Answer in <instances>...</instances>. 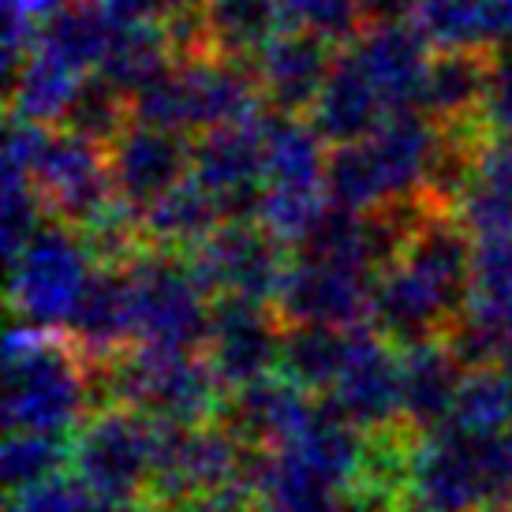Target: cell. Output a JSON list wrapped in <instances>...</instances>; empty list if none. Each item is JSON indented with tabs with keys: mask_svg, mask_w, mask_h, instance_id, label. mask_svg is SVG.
<instances>
[{
	"mask_svg": "<svg viewBox=\"0 0 512 512\" xmlns=\"http://www.w3.org/2000/svg\"><path fill=\"white\" fill-rule=\"evenodd\" d=\"M468 243L456 228L430 221L404 236L400 255L374 285L370 314L389 341L404 348L438 341L460 307H468L471 285Z\"/></svg>",
	"mask_w": 512,
	"mask_h": 512,
	"instance_id": "cell-1",
	"label": "cell"
},
{
	"mask_svg": "<svg viewBox=\"0 0 512 512\" xmlns=\"http://www.w3.org/2000/svg\"><path fill=\"white\" fill-rule=\"evenodd\" d=\"M94 374L72 337L15 326L4 348V427L8 434L64 438L90 419Z\"/></svg>",
	"mask_w": 512,
	"mask_h": 512,
	"instance_id": "cell-2",
	"label": "cell"
},
{
	"mask_svg": "<svg viewBox=\"0 0 512 512\" xmlns=\"http://www.w3.org/2000/svg\"><path fill=\"white\" fill-rule=\"evenodd\" d=\"M408 486L434 512L512 509V430L445 427L408 441Z\"/></svg>",
	"mask_w": 512,
	"mask_h": 512,
	"instance_id": "cell-3",
	"label": "cell"
},
{
	"mask_svg": "<svg viewBox=\"0 0 512 512\" xmlns=\"http://www.w3.org/2000/svg\"><path fill=\"white\" fill-rule=\"evenodd\" d=\"M105 389L113 404L135 408L161 427H206L214 415L225 412V385L195 352L135 348L109 363Z\"/></svg>",
	"mask_w": 512,
	"mask_h": 512,
	"instance_id": "cell-4",
	"label": "cell"
},
{
	"mask_svg": "<svg viewBox=\"0 0 512 512\" xmlns=\"http://www.w3.org/2000/svg\"><path fill=\"white\" fill-rule=\"evenodd\" d=\"M438 161V139L430 124L415 116H389L370 139L348 143L329 157L326 184L341 210H370L415 187Z\"/></svg>",
	"mask_w": 512,
	"mask_h": 512,
	"instance_id": "cell-5",
	"label": "cell"
},
{
	"mask_svg": "<svg viewBox=\"0 0 512 512\" xmlns=\"http://www.w3.org/2000/svg\"><path fill=\"white\" fill-rule=\"evenodd\" d=\"M165 427L135 408L113 404L86 419L72 441L75 479L101 498L139 501L157 475Z\"/></svg>",
	"mask_w": 512,
	"mask_h": 512,
	"instance_id": "cell-6",
	"label": "cell"
},
{
	"mask_svg": "<svg viewBox=\"0 0 512 512\" xmlns=\"http://www.w3.org/2000/svg\"><path fill=\"white\" fill-rule=\"evenodd\" d=\"M131 303V341L154 352H195L210 337L214 307L195 270L169 255L139 258L124 270Z\"/></svg>",
	"mask_w": 512,
	"mask_h": 512,
	"instance_id": "cell-7",
	"label": "cell"
},
{
	"mask_svg": "<svg viewBox=\"0 0 512 512\" xmlns=\"http://www.w3.org/2000/svg\"><path fill=\"white\" fill-rule=\"evenodd\" d=\"M12 303L23 326H72L86 288L94 281L90 243L75 240L57 225H42L12 258Z\"/></svg>",
	"mask_w": 512,
	"mask_h": 512,
	"instance_id": "cell-8",
	"label": "cell"
},
{
	"mask_svg": "<svg viewBox=\"0 0 512 512\" xmlns=\"http://www.w3.org/2000/svg\"><path fill=\"white\" fill-rule=\"evenodd\" d=\"M247 460V445L228 427H165L150 494L161 509H169L221 490H243Z\"/></svg>",
	"mask_w": 512,
	"mask_h": 512,
	"instance_id": "cell-9",
	"label": "cell"
},
{
	"mask_svg": "<svg viewBox=\"0 0 512 512\" xmlns=\"http://www.w3.org/2000/svg\"><path fill=\"white\" fill-rule=\"evenodd\" d=\"M329 404L356 423L363 434H389L404 423V378L400 356L389 348L382 329H348V356L329 389Z\"/></svg>",
	"mask_w": 512,
	"mask_h": 512,
	"instance_id": "cell-10",
	"label": "cell"
},
{
	"mask_svg": "<svg viewBox=\"0 0 512 512\" xmlns=\"http://www.w3.org/2000/svg\"><path fill=\"white\" fill-rule=\"evenodd\" d=\"M195 277L217 299H247V303H270L281 292L285 262L277 251V236L266 228L228 225L199 243Z\"/></svg>",
	"mask_w": 512,
	"mask_h": 512,
	"instance_id": "cell-11",
	"label": "cell"
},
{
	"mask_svg": "<svg viewBox=\"0 0 512 512\" xmlns=\"http://www.w3.org/2000/svg\"><path fill=\"white\" fill-rule=\"evenodd\" d=\"M285 337L277 333L266 303L247 299H217L206 337V363L214 367L225 389H247V385L270 378L273 367H281Z\"/></svg>",
	"mask_w": 512,
	"mask_h": 512,
	"instance_id": "cell-12",
	"label": "cell"
},
{
	"mask_svg": "<svg viewBox=\"0 0 512 512\" xmlns=\"http://www.w3.org/2000/svg\"><path fill=\"white\" fill-rule=\"evenodd\" d=\"M318 404L311 393L296 385L292 378H262V382L236 389L232 400L225 404V427L251 449H277L299 434L311 423Z\"/></svg>",
	"mask_w": 512,
	"mask_h": 512,
	"instance_id": "cell-13",
	"label": "cell"
},
{
	"mask_svg": "<svg viewBox=\"0 0 512 512\" xmlns=\"http://www.w3.org/2000/svg\"><path fill=\"white\" fill-rule=\"evenodd\" d=\"M464 363L449 341H423L404 348L400 378H404V427L419 434L445 427L453 419L456 393L464 385Z\"/></svg>",
	"mask_w": 512,
	"mask_h": 512,
	"instance_id": "cell-14",
	"label": "cell"
},
{
	"mask_svg": "<svg viewBox=\"0 0 512 512\" xmlns=\"http://www.w3.org/2000/svg\"><path fill=\"white\" fill-rule=\"evenodd\" d=\"M180 172H184V150L176 146L172 131L143 128L131 131L116 146V165H113V184L135 206H154L165 199L172 187H180Z\"/></svg>",
	"mask_w": 512,
	"mask_h": 512,
	"instance_id": "cell-15",
	"label": "cell"
},
{
	"mask_svg": "<svg viewBox=\"0 0 512 512\" xmlns=\"http://www.w3.org/2000/svg\"><path fill=\"white\" fill-rule=\"evenodd\" d=\"M68 337L86 359L113 363L120 348L131 341V303H128V277L120 270H101L86 288L83 303L75 311Z\"/></svg>",
	"mask_w": 512,
	"mask_h": 512,
	"instance_id": "cell-16",
	"label": "cell"
},
{
	"mask_svg": "<svg viewBox=\"0 0 512 512\" xmlns=\"http://www.w3.org/2000/svg\"><path fill=\"white\" fill-rule=\"evenodd\" d=\"M262 176V128L240 131V124L214 131L195 154V184H202L221 210L251 199Z\"/></svg>",
	"mask_w": 512,
	"mask_h": 512,
	"instance_id": "cell-17",
	"label": "cell"
},
{
	"mask_svg": "<svg viewBox=\"0 0 512 512\" xmlns=\"http://www.w3.org/2000/svg\"><path fill=\"white\" fill-rule=\"evenodd\" d=\"M329 72H333V64L326 57V45L314 34L273 38L262 49V86L285 109H296L303 101H318Z\"/></svg>",
	"mask_w": 512,
	"mask_h": 512,
	"instance_id": "cell-18",
	"label": "cell"
},
{
	"mask_svg": "<svg viewBox=\"0 0 512 512\" xmlns=\"http://www.w3.org/2000/svg\"><path fill=\"white\" fill-rule=\"evenodd\" d=\"M348 329L296 326L292 333H285L281 374L303 385L307 393H329L348 356Z\"/></svg>",
	"mask_w": 512,
	"mask_h": 512,
	"instance_id": "cell-19",
	"label": "cell"
},
{
	"mask_svg": "<svg viewBox=\"0 0 512 512\" xmlns=\"http://www.w3.org/2000/svg\"><path fill=\"white\" fill-rule=\"evenodd\" d=\"M217 214H221V202L206 191L202 184H180L172 187L165 199H157L146 214V228L154 232V240L161 243H187V240H206L214 236Z\"/></svg>",
	"mask_w": 512,
	"mask_h": 512,
	"instance_id": "cell-20",
	"label": "cell"
},
{
	"mask_svg": "<svg viewBox=\"0 0 512 512\" xmlns=\"http://www.w3.org/2000/svg\"><path fill=\"white\" fill-rule=\"evenodd\" d=\"M453 427L464 430H512V378L505 367H479L464 374L456 393Z\"/></svg>",
	"mask_w": 512,
	"mask_h": 512,
	"instance_id": "cell-21",
	"label": "cell"
},
{
	"mask_svg": "<svg viewBox=\"0 0 512 512\" xmlns=\"http://www.w3.org/2000/svg\"><path fill=\"white\" fill-rule=\"evenodd\" d=\"M64 464H72V445L49 434H8L0 453V471L12 494L60 479Z\"/></svg>",
	"mask_w": 512,
	"mask_h": 512,
	"instance_id": "cell-22",
	"label": "cell"
},
{
	"mask_svg": "<svg viewBox=\"0 0 512 512\" xmlns=\"http://www.w3.org/2000/svg\"><path fill=\"white\" fill-rule=\"evenodd\" d=\"M277 23H281L277 0H214L206 34H214V42L225 53H251L273 42Z\"/></svg>",
	"mask_w": 512,
	"mask_h": 512,
	"instance_id": "cell-23",
	"label": "cell"
},
{
	"mask_svg": "<svg viewBox=\"0 0 512 512\" xmlns=\"http://www.w3.org/2000/svg\"><path fill=\"white\" fill-rule=\"evenodd\" d=\"M419 30L441 45H475L494 34V0H415Z\"/></svg>",
	"mask_w": 512,
	"mask_h": 512,
	"instance_id": "cell-24",
	"label": "cell"
},
{
	"mask_svg": "<svg viewBox=\"0 0 512 512\" xmlns=\"http://www.w3.org/2000/svg\"><path fill=\"white\" fill-rule=\"evenodd\" d=\"M75 98H79V86H75L72 64L49 57V53L27 60V75H23V90H19V113L27 120L64 113L75 105Z\"/></svg>",
	"mask_w": 512,
	"mask_h": 512,
	"instance_id": "cell-25",
	"label": "cell"
},
{
	"mask_svg": "<svg viewBox=\"0 0 512 512\" xmlns=\"http://www.w3.org/2000/svg\"><path fill=\"white\" fill-rule=\"evenodd\" d=\"M8 512H146L143 501H120L101 498L94 490H86L79 479H53L45 486L23 490L8 498Z\"/></svg>",
	"mask_w": 512,
	"mask_h": 512,
	"instance_id": "cell-26",
	"label": "cell"
},
{
	"mask_svg": "<svg viewBox=\"0 0 512 512\" xmlns=\"http://www.w3.org/2000/svg\"><path fill=\"white\" fill-rule=\"evenodd\" d=\"M483 79L486 68H479L471 57L456 53V57L441 60L427 72V83H423V98L434 113H464L475 101H483Z\"/></svg>",
	"mask_w": 512,
	"mask_h": 512,
	"instance_id": "cell-27",
	"label": "cell"
},
{
	"mask_svg": "<svg viewBox=\"0 0 512 512\" xmlns=\"http://www.w3.org/2000/svg\"><path fill=\"white\" fill-rule=\"evenodd\" d=\"M281 19L292 23L299 34H314V38H344L352 34L359 23V0H277Z\"/></svg>",
	"mask_w": 512,
	"mask_h": 512,
	"instance_id": "cell-28",
	"label": "cell"
},
{
	"mask_svg": "<svg viewBox=\"0 0 512 512\" xmlns=\"http://www.w3.org/2000/svg\"><path fill=\"white\" fill-rule=\"evenodd\" d=\"M479 113L486 116L490 128L501 131L505 139H512V49H505V53L486 68Z\"/></svg>",
	"mask_w": 512,
	"mask_h": 512,
	"instance_id": "cell-29",
	"label": "cell"
},
{
	"mask_svg": "<svg viewBox=\"0 0 512 512\" xmlns=\"http://www.w3.org/2000/svg\"><path fill=\"white\" fill-rule=\"evenodd\" d=\"M161 512H255L247 490H221V494H206V498H191L180 505H169Z\"/></svg>",
	"mask_w": 512,
	"mask_h": 512,
	"instance_id": "cell-30",
	"label": "cell"
},
{
	"mask_svg": "<svg viewBox=\"0 0 512 512\" xmlns=\"http://www.w3.org/2000/svg\"><path fill=\"white\" fill-rule=\"evenodd\" d=\"M512 30V0H494V34H509Z\"/></svg>",
	"mask_w": 512,
	"mask_h": 512,
	"instance_id": "cell-31",
	"label": "cell"
},
{
	"mask_svg": "<svg viewBox=\"0 0 512 512\" xmlns=\"http://www.w3.org/2000/svg\"><path fill=\"white\" fill-rule=\"evenodd\" d=\"M359 4L374 15H397V12H404L412 0H359Z\"/></svg>",
	"mask_w": 512,
	"mask_h": 512,
	"instance_id": "cell-32",
	"label": "cell"
},
{
	"mask_svg": "<svg viewBox=\"0 0 512 512\" xmlns=\"http://www.w3.org/2000/svg\"><path fill=\"white\" fill-rule=\"evenodd\" d=\"M389 512H434L430 505H423L419 498H400V501H393V509Z\"/></svg>",
	"mask_w": 512,
	"mask_h": 512,
	"instance_id": "cell-33",
	"label": "cell"
},
{
	"mask_svg": "<svg viewBox=\"0 0 512 512\" xmlns=\"http://www.w3.org/2000/svg\"><path fill=\"white\" fill-rule=\"evenodd\" d=\"M169 4H180V8H187V4H199V0H169Z\"/></svg>",
	"mask_w": 512,
	"mask_h": 512,
	"instance_id": "cell-34",
	"label": "cell"
}]
</instances>
